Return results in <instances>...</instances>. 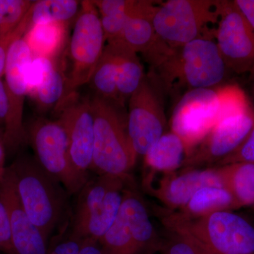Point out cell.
Masks as SVG:
<instances>
[{
    "label": "cell",
    "instance_id": "obj_29",
    "mask_svg": "<svg viewBox=\"0 0 254 254\" xmlns=\"http://www.w3.org/2000/svg\"><path fill=\"white\" fill-rule=\"evenodd\" d=\"M237 163H254V126L235 151L218 162L219 167Z\"/></svg>",
    "mask_w": 254,
    "mask_h": 254
},
{
    "label": "cell",
    "instance_id": "obj_21",
    "mask_svg": "<svg viewBox=\"0 0 254 254\" xmlns=\"http://www.w3.org/2000/svg\"><path fill=\"white\" fill-rule=\"evenodd\" d=\"M222 183L239 207L254 205V163H237L218 167Z\"/></svg>",
    "mask_w": 254,
    "mask_h": 254
},
{
    "label": "cell",
    "instance_id": "obj_15",
    "mask_svg": "<svg viewBox=\"0 0 254 254\" xmlns=\"http://www.w3.org/2000/svg\"><path fill=\"white\" fill-rule=\"evenodd\" d=\"M254 126L252 109L224 119L215 125L201 143L186 157L182 166L192 169L205 164L218 163L240 146Z\"/></svg>",
    "mask_w": 254,
    "mask_h": 254
},
{
    "label": "cell",
    "instance_id": "obj_5",
    "mask_svg": "<svg viewBox=\"0 0 254 254\" xmlns=\"http://www.w3.org/2000/svg\"><path fill=\"white\" fill-rule=\"evenodd\" d=\"M220 1L168 0L156 5L152 21L158 36L173 49L215 36L211 26L218 24Z\"/></svg>",
    "mask_w": 254,
    "mask_h": 254
},
{
    "label": "cell",
    "instance_id": "obj_13",
    "mask_svg": "<svg viewBox=\"0 0 254 254\" xmlns=\"http://www.w3.org/2000/svg\"><path fill=\"white\" fill-rule=\"evenodd\" d=\"M127 131L137 155L144 156L164 134L166 119L163 105L149 78L129 98Z\"/></svg>",
    "mask_w": 254,
    "mask_h": 254
},
{
    "label": "cell",
    "instance_id": "obj_4",
    "mask_svg": "<svg viewBox=\"0 0 254 254\" xmlns=\"http://www.w3.org/2000/svg\"><path fill=\"white\" fill-rule=\"evenodd\" d=\"M132 182L108 175L88 180L78 192L70 235L83 241L99 242L115 222L125 188Z\"/></svg>",
    "mask_w": 254,
    "mask_h": 254
},
{
    "label": "cell",
    "instance_id": "obj_23",
    "mask_svg": "<svg viewBox=\"0 0 254 254\" xmlns=\"http://www.w3.org/2000/svg\"><path fill=\"white\" fill-rule=\"evenodd\" d=\"M81 1L76 0H39L33 1L26 16L27 31L39 23L59 22L69 24L76 20Z\"/></svg>",
    "mask_w": 254,
    "mask_h": 254
},
{
    "label": "cell",
    "instance_id": "obj_12",
    "mask_svg": "<svg viewBox=\"0 0 254 254\" xmlns=\"http://www.w3.org/2000/svg\"><path fill=\"white\" fill-rule=\"evenodd\" d=\"M218 116L216 90H192L184 95L174 111L171 131L181 138L186 148V157L218 123Z\"/></svg>",
    "mask_w": 254,
    "mask_h": 254
},
{
    "label": "cell",
    "instance_id": "obj_27",
    "mask_svg": "<svg viewBox=\"0 0 254 254\" xmlns=\"http://www.w3.org/2000/svg\"><path fill=\"white\" fill-rule=\"evenodd\" d=\"M168 230V235L162 238L160 254H209L190 237L177 230Z\"/></svg>",
    "mask_w": 254,
    "mask_h": 254
},
{
    "label": "cell",
    "instance_id": "obj_31",
    "mask_svg": "<svg viewBox=\"0 0 254 254\" xmlns=\"http://www.w3.org/2000/svg\"><path fill=\"white\" fill-rule=\"evenodd\" d=\"M83 242L68 234L67 236L55 241L51 247H48V254H78Z\"/></svg>",
    "mask_w": 254,
    "mask_h": 254
},
{
    "label": "cell",
    "instance_id": "obj_16",
    "mask_svg": "<svg viewBox=\"0 0 254 254\" xmlns=\"http://www.w3.org/2000/svg\"><path fill=\"white\" fill-rule=\"evenodd\" d=\"M0 195L9 213L15 254H48V242L25 212L7 167L0 180Z\"/></svg>",
    "mask_w": 254,
    "mask_h": 254
},
{
    "label": "cell",
    "instance_id": "obj_33",
    "mask_svg": "<svg viewBox=\"0 0 254 254\" xmlns=\"http://www.w3.org/2000/svg\"><path fill=\"white\" fill-rule=\"evenodd\" d=\"M234 1L254 30V0H236Z\"/></svg>",
    "mask_w": 254,
    "mask_h": 254
},
{
    "label": "cell",
    "instance_id": "obj_22",
    "mask_svg": "<svg viewBox=\"0 0 254 254\" xmlns=\"http://www.w3.org/2000/svg\"><path fill=\"white\" fill-rule=\"evenodd\" d=\"M108 44L113 45L118 50L117 89L119 100L123 106L126 98L131 97L144 79V70L137 53L119 43Z\"/></svg>",
    "mask_w": 254,
    "mask_h": 254
},
{
    "label": "cell",
    "instance_id": "obj_28",
    "mask_svg": "<svg viewBox=\"0 0 254 254\" xmlns=\"http://www.w3.org/2000/svg\"><path fill=\"white\" fill-rule=\"evenodd\" d=\"M57 59L32 58L26 70V78L28 95L41 84L48 73L54 67Z\"/></svg>",
    "mask_w": 254,
    "mask_h": 254
},
{
    "label": "cell",
    "instance_id": "obj_7",
    "mask_svg": "<svg viewBox=\"0 0 254 254\" xmlns=\"http://www.w3.org/2000/svg\"><path fill=\"white\" fill-rule=\"evenodd\" d=\"M98 242L104 254H154L160 251L162 238L144 201L131 185L125 188L113 225Z\"/></svg>",
    "mask_w": 254,
    "mask_h": 254
},
{
    "label": "cell",
    "instance_id": "obj_32",
    "mask_svg": "<svg viewBox=\"0 0 254 254\" xmlns=\"http://www.w3.org/2000/svg\"><path fill=\"white\" fill-rule=\"evenodd\" d=\"M24 33V30L21 26H19L17 31L14 34L2 38V39H0V79L3 76H4L6 61H7L8 52H9L11 43L17 38L23 37Z\"/></svg>",
    "mask_w": 254,
    "mask_h": 254
},
{
    "label": "cell",
    "instance_id": "obj_3",
    "mask_svg": "<svg viewBox=\"0 0 254 254\" xmlns=\"http://www.w3.org/2000/svg\"><path fill=\"white\" fill-rule=\"evenodd\" d=\"M94 117V147L91 170L98 175H108L133 180L130 173L137 155L118 106L94 95L91 99Z\"/></svg>",
    "mask_w": 254,
    "mask_h": 254
},
{
    "label": "cell",
    "instance_id": "obj_25",
    "mask_svg": "<svg viewBox=\"0 0 254 254\" xmlns=\"http://www.w3.org/2000/svg\"><path fill=\"white\" fill-rule=\"evenodd\" d=\"M60 58L41 84L29 95L41 113H46L52 108L56 110L64 98L67 77L65 76L64 64Z\"/></svg>",
    "mask_w": 254,
    "mask_h": 254
},
{
    "label": "cell",
    "instance_id": "obj_35",
    "mask_svg": "<svg viewBox=\"0 0 254 254\" xmlns=\"http://www.w3.org/2000/svg\"><path fill=\"white\" fill-rule=\"evenodd\" d=\"M78 254H104L99 242L85 240Z\"/></svg>",
    "mask_w": 254,
    "mask_h": 254
},
{
    "label": "cell",
    "instance_id": "obj_26",
    "mask_svg": "<svg viewBox=\"0 0 254 254\" xmlns=\"http://www.w3.org/2000/svg\"><path fill=\"white\" fill-rule=\"evenodd\" d=\"M33 2L28 0H0V39L17 31Z\"/></svg>",
    "mask_w": 254,
    "mask_h": 254
},
{
    "label": "cell",
    "instance_id": "obj_10",
    "mask_svg": "<svg viewBox=\"0 0 254 254\" xmlns=\"http://www.w3.org/2000/svg\"><path fill=\"white\" fill-rule=\"evenodd\" d=\"M32 58L23 37L11 43L4 73L8 113L3 133L6 150L9 151H15L27 143L23 118L25 98L28 95L26 70Z\"/></svg>",
    "mask_w": 254,
    "mask_h": 254
},
{
    "label": "cell",
    "instance_id": "obj_17",
    "mask_svg": "<svg viewBox=\"0 0 254 254\" xmlns=\"http://www.w3.org/2000/svg\"><path fill=\"white\" fill-rule=\"evenodd\" d=\"M205 187H224L218 168L187 169L180 174H168L158 188L148 190L169 210L175 211L183 208L200 189Z\"/></svg>",
    "mask_w": 254,
    "mask_h": 254
},
{
    "label": "cell",
    "instance_id": "obj_34",
    "mask_svg": "<svg viewBox=\"0 0 254 254\" xmlns=\"http://www.w3.org/2000/svg\"><path fill=\"white\" fill-rule=\"evenodd\" d=\"M8 113V100L4 82L0 79V126H4Z\"/></svg>",
    "mask_w": 254,
    "mask_h": 254
},
{
    "label": "cell",
    "instance_id": "obj_14",
    "mask_svg": "<svg viewBox=\"0 0 254 254\" xmlns=\"http://www.w3.org/2000/svg\"><path fill=\"white\" fill-rule=\"evenodd\" d=\"M58 120L63 125L69 143L70 156L75 168L88 175L93 162L94 117L91 99L68 95L56 108Z\"/></svg>",
    "mask_w": 254,
    "mask_h": 254
},
{
    "label": "cell",
    "instance_id": "obj_8",
    "mask_svg": "<svg viewBox=\"0 0 254 254\" xmlns=\"http://www.w3.org/2000/svg\"><path fill=\"white\" fill-rule=\"evenodd\" d=\"M25 127L27 143L34 150L38 163L62 184L68 194H78L90 180L89 175L73 165L67 135L59 120L38 118Z\"/></svg>",
    "mask_w": 254,
    "mask_h": 254
},
{
    "label": "cell",
    "instance_id": "obj_18",
    "mask_svg": "<svg viewBox=\"0 0 254 254\" xmlns=\"http://www.w3.org/2000/svg\"><path fill=\"white\" fill-rule=\"evenodd\" d=\"M68 25L50 22L39 23L30 28L23 38L33 58H60L66 45Z\"/></svg>",
    "mask_w": 254,
    "mask_h": 254
},
{
    "label": "cell",
    "instance_id": "obj_1",
    "mask_svg": "<svg viewBox=\"0 0 254 254\" xmlns=\"http://www.w3.org/2000/svg\"><path fill=\"white\" fill-rule=\"evenodd\" d=\"M7 168L25 212L48 242L67 215L70 195L35 158L21 155Z\"/></svg>",
    "mask_w": 254,
    "mask_h": 254
},
{
    "label": "cell",
    "instance_id": "obj_19",
    "mask_svg": "<svg viewBox=\"0 0 254 254\" xmlns=\"http://www.w3.org/2000/svg\"><path fill=\"white\" fill-rule=\"evenodd\" d=\"M187 150L181 138L173 131L164 133L144 155L145 166L168 175L181 168Z\"/></svg>",
    "mask_w": 254,
    "mask_h": 254
},
{
    "label": "cell",
    "instance_id": "obj_36",
    "mask_svg": "<svg viewBox=\"0 0 254 254\" xmlns=\"http://www.w3.org/2000/svg\"><path fill=\"white\" fill-rule=\"evenodd\" d=\"M5 158H6V147H5L3 135L0 133V180L4 177L5 170Z\"/></svg>",
    "mask_w": 254,
    "mask_h": 254
},
{
    "label": "cell",
    "instance_id": "obj_24",
    "mask_svg": "<svg viewBox=\"0 0 254 254\" xmlns=\"http://www.w3.org/2000/svg\"><path fill=\"white\" fill-rule=\"evenodd\" d=\"M118 53L113 45L108 44L90 80L95 95L122 106L117 89Z\"/></svg>",
    "mask_w": 254,
    "mask_h": 254
},
{
    "label": "cell",
    "instance_id": "obj_6",
    "mask_svg": "<svg viewBox=\"0 0 254 254\" xmlns=\"http://www.w3.org/2000/svg\"><path fill=\"white\" fill-rule=\"evenodd\" d=\"M165 85L179 83L190 91L213 89L225 78L226 65L216 43L199 38L174 50L163 63L154 68Z\"/></svg>",
    "mask_w": 254,
    "mask_h": 254
},
{
    "label": "cell",
    "instance_id": "obj_9",
    "mask_svg": "<svg viewBox=\"0 0 254 254\" xmlns=\"http://www.w3.org/2000/svg\"><path fill=\"white\" fill-rule=\"evenodd\" d=\"M105 42L100 14L94 4L92 1H81L69 42L71 69L64 99L89 83L104 51Z\"/></svg>",
    "mask_w": 254,
    "mask_h": 254
},
{
    "label": "cell",
    "instance_id": "obj_20",
    "mask_svg": "<svg viewBox=\"0 0 254 254\" xmlns=\"http://www.w3.org/2000/svg\"><path fill=\"white\" fill-rule=\"evenodd\" d=\"M239 208L233 195L225 187H205L200 189L177 213L182 216L198 218Z\"/></svg>",
    "mask_w": 254,
    "mask_h": 254
},
{
    "label": "cell",
    "instance_id": "obj_30",
    "mask_svg": "<svg viewBox=\"0 0 254 254\" xmlns=\"http://www.w3.org/2000/svg\"><path fill=\"white\" fill-rule=\"evenodd\" d=\"M0 252L6 254H15L11 239L9 213L4 200L0 195Z\"/></svg>",
    "mask_w": 254,
    "mask_h": 254
},
{
    "label": "cell",
    "instance_id": "obj_11",
    "mask_svg": "<svg viewBox=\"0 0 254 254\" xmlns=\"http://www.w3.org/2000/svg\"><path fill=\"white\" fill-rule=\"evenodd\" d=\"M216 45L227 68L236 73L254 69V30L235 1H220Z\"/></svg>",
    "mask_w": 254,
    "mask_h": 254
},
{
    "label": "cell",
    "instance_id": "obj_2",
    "mask_svg": "<svg viewBox=\"0 0 254 254\" xmlns=\"http://www.w3.org/2000/svg\"><path fill=\"white\" fill-rule=\"evenodd\" d=\"M162 221L166 229L182 232L209 254H254V225L232 210L198 218L171 211Z\"/></svg>",
    "mask_w": 254,
    "mask_h": 254
}]
</instances>
